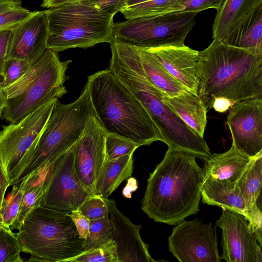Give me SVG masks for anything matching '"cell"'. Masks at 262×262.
Instances as JSON below:
<instances>
[{
    "label": "cell",
    "mask_w": 262,
    "mask_h": 262,
    "mask_svg": "<svg viewBox=\"0 0 262 262\" xmlns=\"http://www.w3.org/2000/svg\"><path fill=\"white\" fill-rule=\"evenodd\" d=\"M198 95L207 111L214 100L233 103L262 97V54L217 39L199 52Z\"/></svg>",
    "instance_id": "cell-2"
},
{
    "label": "cell",
    "mask_w": 262,
    "mask_h": 262,
    "mask_svg": "<svg viewBox=\"0 0 262 262\" xmlns=\"http://www.w3.org/2000/svg\"><path fill=\"white\" fill-rule=\"evenodd\" d=\"M33 64L19 58L6 59L3 71V82L5 88L19 79Z\"/></svg>",
    "instance_id": "cell-35"
},
{
    "label": "cell",
    "mask_w": 262,
    "mask_h": 262,
    "mask_svg": "<svg viewBox=\"0 0 262 262\" xmlns=\"http://www.w3.org/2000/svg\"><path fill=\"white\" fill-rule=\"evenodd\" d=\"M20 0H0V31L11 29L34 15L21 6Z\"/></svg>",
    "instance_id": "cell-29"
},
{
    "label": "cell",
    "mask_w": 262,
    "mask_h": 262,
    "mask_svg": "<svg viewBox=\"0 0 262 262\" xmlns=\"http://www.w3.org/2000/svg\"><path fill=\"white\" fill-rule=\"evenodd\" d=\"M261 181L262 152L251 159L235 186L249 211L250 226L262 237Z\"/></svg>",
    "instance_id": "cell-19"
},
{
    "label": "cell",
    "mask_w": 262,
    "mask_h": 262,
    "mask_svg": "<svg viewBox=\"0 0 262 262\" xmlns=\"http://www.w3.org/2000/svg\"><path fill=\"white\" fill-rule=\"evenodd\" d=\"M21 252L16 233L0 225V262H23Z\"/></svg>",
    "instance_id": "cell-32"
},
{
    "label": "cell",
    "mask_w": 262,
    "mask_h": 262,
    "mask_svg": "<svg viewBox=\"0 0 262 262\" xmlns=\"http://www.w3.org/2000/svg\"><path fill=\"white\" fill-rule=\"evenodd\" d=\"M221 41L262 54V5L249 14Z\"/></svg>",
    "instance_id": "cell-24"
},
{
    "label": "cell",
    "mask_w": 262,
    "mask_h": 262,
    "mask_svg": "<svg viewBox=\"0 0 262 262\" xmlns=\"http://www.w3.org/2000/svg\"><path fill=\"white\" fill-rule=\"evenodd\" d=\"M11 33V28L0 31V76H2L4 66Z\"/></svg>",
    "instance_id": "cell-40"
},
{
    "label": "cell",
    "mask_w": 262,
    "mask_h": 262,
    "mask_svg": "<svg viewBox=\"0 0 262 262\" xmlns=\"http://www.w3.org/2000/svg\"><path fill=\"white\" fill-rule=\"evenodd\" d=\"M50 168L26 178L27 182L18 214L10 228L12 230H18L27 215L41 206L46 189L47 179Z\"/></svg>",
    "instance_id": "cell-27"
},
{
    "label": "cell",
    "mask_w": 262,
    "mask_h": 262,
    "mask_svg": "<svg viewBox=\"0 0 262 262\" xmlns=\"http://www.w3.org/2000/svg\"><path fill=\"white\" fill-rule=\"evenodd\" d=\"M252 158L238 151L232 144L228 151L211 154L204 159L203 180L224 181L235 187Z\"/></svg>",
    "instance_id": "cell-20"
},
{
    "label": "cell",
    "mask_w": 262,
    "mask_h": 262,
    "mask_svg": "<svg viewBox=\"0 0 262 262\" xmlns=\"http://www.w3.org/2000/svg\"><path fill=\"white\" fill-rule=\"evenodd\" d=\"M16 234L22 252L31 255L27 261L67 262L84 251L68 212L40 206L27 215Z\"/></svg>",
    "instance_id": "cell-6"
},
{
    "label": "cell",
    "mask_w": 262,
    "mask_h": 262,
    "mask_svg": "<svg viewBox=\"0 0 262 262\" xmlns=\"http://www.w3.org/2000/svg\"><path fill=\"white\" fill-rule=\"evenodd\" d=\"M108 69L146 110L168 148L187 152L203 160L211 155L204 138L165 103L164 94L146 78L136 51L113 56Z\"/></svg>",
    "instance_id": "cell-3"
},
{
    "label": "cell",
    "mask_w": 262,
    "mask_h": 262,
    "mask_svg": "<svg viewBox=\"0 0 262 262\" xmlns=\"http://www.w3.org/2000/svg\"><path fill=\"white\" fill-rule=\"evenodd\" d=\"M80 237L85 239L89 234L92 221L78 208L69 212Z\"/></svg>",
    "instance_id": "cell-38"
},
{
    "label": "cell",
    "mask_w": 262,
    "mask_h": 262,
    "mask_svg": "<svg viewBox=\"0 0 262 262\" xmlns=\"http://www.w3.org/2000/svg\"><path fill=\"white\" fill-rule=\"evenodd\" d=\"M180 9V0H137L123 8L120 12L127 19L179 11Z\"/></svg>",
    "instance_id": "cell-28"
},
{
    "label": "cell",
    "mask_w": 262,
    "mask_h": 262,
    "mask_svg": "<svg viewBox=\"0 0 262 262\" xmlns=\"http://www.w3.org/2000/svg\"><path fill=\"white\" fill-rule=\"evenodd\" d=\"M49 34L47 49L56 52L88 48L110 43L114 15L105 13L89 0L65 3L45 10Z\"/></svg>",
    "instance_id": "cell-7"
},
{
    "label": "cell",
    "mask_w": 262,
    "mask_h": 262,
    "mask_svg": "<svg viewBox=\"0 0 262 262\" xmlns=\"http://www.w3.org/2000/svg\"><path fill=\"white\" fill-rule=\"evenodd\" d=\"M224 0H180V11L199 13L208 9H215L218 11Z\"/></svg>",
    "instance_id": "cell-37"
},
{
    "label": "cell",
    "mask_w": 262,
    "mask_h": 262,
    "mask_svg": "<svg viewBox=\"0 0 262 262\" xmlns=\"http://www.w3.org/2000/svg\"><path fill=\"white\" fill-rule=\"evenodd\" d=\"M233 104L234 103L228 99L217 98L214 100L212 107L218 112L224 113L228 110Z\"/></svg>",
    "instance_id": "cell-41"
},
{
    "label": "cell",
    "mask_w": 262,
    "mask_h": 262,
    "mask_svg": "<svg viewBox=\"0 0 262 262\" xmlns=\"http://www.w3.org/2000/svg\"><path fill=\"white\" fill-rule=\"evenodd\" d=\"M163 100L188 126L204 137L207 110L198 95L186 91L173 97L164 94Z\"/></svg>",
    "instance_id": "cell-22"
},
{
    "label": "cell",
    "mask_w": 262,
    "mask_h": 262,
    "mask_svg": "<svg viewBox=\"0 0 262 262\" xmlns=\"http://www.w3.org/2000/svg\"><path fill=\"white\" fill-rule=\"evenodd\" d=\"M49 34L47 14L36 13L11 28L6 59L19 58L35 63L47 49Z\"/></svg>",
    "instance_id": "cell-16"
},
{
    "label": "cell",
    "mask_w": 262,
    "mask_h": 262,
    "mask_svg": "<svg viewBox=\"0 0 262 262\" xmlns=\"http://www.w3.org/2000/svg\"><path fill=\"white\" fill-rule=\"evenodd\" d=\"M201 191L204 204L238 212L250 222V215L243 197L238 190L228 182L209 179L203 180Z\"/></svg>",
    "instance_id": "cell-21"
},
{
    "label": "cell",
    "mask_w": 262,
    "mask_h": 262,
    "mask_svg": "<svg viewBox=\"0 0 262 262\" xmlns=\"http://www.w3.org/2000/svg\"><path fill=\"white\" fill-rule=\"evenodd\" d=\"M10 186L0 165V210L5 199L7 188Z\"/></svg>",
    "instance_id": "cell-42"
},
{
    "label": "cell",
    "mask_w": 262,
    "mask_h": 262,
    "mask_svg": "<svg viewBox=\"0 0 262 262\" xmlns=\"http://www.w3.org/2000/svg\"><path fill=\"white\" fill-rule=\"evenodd\" d=\"M140 147L138 144L129 139L117 135L106 134L105 139L106 160H113L123 156L134 153Z\"/></svg>",
    "instance_id": "cell-34"
},
{
    "label": "cell",
    "mask_w": 262,
    "mask_h": 262,
    "mask_svg": "<svg viewBox=\"0 0 262 262\" xmlns=\"http://www.w3.org/2000/svg\"><path fill=\"white\" fill-rule=\"evenodd\" d=\"M107 206L112 229V239L117 247L118 262H155L148 252V245L142 240L136 225L117 207L114 199L104 198Z\"/></svg>",
    "instance_id": "cell-17"
},
{
    "label": "cell",
    "mask_w": 262,
    "mask_h": 262,
    "mask_svg": "<svg viewBox=\"0 0 262 262\" xmlns=\"http://www.w3.org/2000/svg\"><path fill=\"white\" fill-rule=\"evenodd\" d=\"M80 0H42L41 7L44 8H52L65 3L78 1Z\"/></svg>",
    "instance_id": "cell-43"
},
{
    "label": "cell",
    "mask_w": 262,
    "mask_h": 262,
    "mask_svg": "<svg viewBox=\"0 0 262 262\" xmlns=\"http://www.w3.org/2000/svg\"><path fill=\"white\" fill-rule=\"evenodd\" d=\"M94 114L85 85L74 102L62 104L58 99L43 129L12 172L10 185L50 167L81 138Z\"/></svg>",
    "instance_id": "cell-5"
},
{
    "label": "cell",
    "mask_w": 262,
    "mask_h": 262,
    "mask_svg": "<svg viewBox=\"0 0 262 262\" xmlns=\"http://www.w3.org/2000/svg\"><path fill=\"white\" fill-rule=\"evenodd\" d=\"M222 230V260L227 262H261L262 237L243 214L226 208L216 222Z\"/></svg>",
    "instance_id": "cell-13"
},
{
    "label": "cell",
    "mask_w": 262,
    "mask_h": 262,
    "mask_svg": "<svg viewBox=\"0 0 262 262\" xmlns=\"http://www.w3.org/2000/svg\"><path fill=\"white\" fill-rule=\"evenodd\" d=\"M196 158L168 149L147 180L141 209L149 218L176 225L199 211L203 178Z\"/></svg>",
    "instance_id": "cell-1"
},
{
    "label": "cell",
    "mask_w": 262,
    "mask_h": 262,
    "mask_svg": "<svg viewBox=\"0 0 262 262\" xmlns=\"http://www.w3.org/2000/svg\"><path fill=\"white\" fill-rule=\"evenodd\" d=\"M133 155L132 153L113 160H105L95 184L94 194L108 198L122 182L132 176Z\"/></svg>",
    "instance_id": "cell-26"
},
{
    "label": "cell",
    "mask_w": 262,
    "mask_h": 262,
    "mask_svg": "<svg viewBox=\"0 0 262 262\" xmlns=\"http://www.w3.org/2000/svg\"><path fill=\"white\" fill-rule=\"evenodd\" d=\"M27 182L25 179L12 185V189L5 199L0 210V225L11 228L18 214Z\"/></svg>",
    "instance_id": "cell-30"
},
{
    "label": "cell",
    "mask_w": 262,
    "mask_h": 262,
    "mask_svg": "<svg viewBox=\"0 0 262 262\" xmlns=\"http://www.w3.org/2000/svg\"><path fill=\"white\" fill-rule=\"evenodd\" d=\"M136 1H137V0H128L126 6H128V5H130L131 4H132L133 2H134Z\"/></svg>",
    "instance_id": "cell-45"
},
{
    "label": "cell",
    "mask_w": 262,
    "mask_h": 262,
    "mask_svg": "<svg viewBox=\"0 0 262 262\" xmlns=\"http://www.w3.org/2000/svg\"><path fill=\"white\" fill-rule=\"evenodd\" d=\"M58 99L48 101L16 123L2 126L0 165L9 182L12 172L43 129Z\"/></svg>",
    "instance_id": "cell-10"
},
{
    "label": "cell",
    "mask_w": 262,
    "mask_h": 262,
    "mask_svg": "<svg viewBox=\"0 0 262 262\" xmlns=\"http://www.w3.org/2000/svg\"><path fill=\"white\" fill-rule=\"evenodd\" d=\"M168 237V249L181 262H220L217 239L211 224L199 219L176 225Z\"/></svg>",
    "instance_id": "cell-12"
},
{
    "label": "cell",
    "mask_w": 262,
    "mask_h": 262,
    "mask_svg": "<svg viewBox=\"0 0 262 262\" xmlns=\"http://www.w3.org/2000/svg\"><path fill=\"white\" fill-rule=\"evenodd\" d=\"M75 144L50 167L41 206L70 212L78 209L92 195L80 181L75 170Z\"/></svg>",
    "instance_id": "cell-11"
},
{
    "label": "cell",
    "mask_w": 262,
    "mask_h": 262,
    "mask_svg": "<svg viewBox=\"0 0 262 262\" xmlns=\"http://www.w3.org/2000/svg\"><path fill=\"white\" fill-rule=\"evenodd\" d=\"M197 14L179 11L127 19L114 24L113 36L145 49L183 46Z\"/></svg>",
    "instance_id": "cell-9"
},
{
    "label": "cell",
    "mask_w": 262,
    "mask_h": 262,
    "mask_svg": "<svg viewBox=\"0 0 262 262\" xmlns=\"http://www.w3.org/2000/svg\"><path fill=\"white\" fill-rule=\"evenodd\" d=\"M160 61L167 72L188 91L198 95L199 52L185 45L147 49Z\"/></svg>",
    "instance_id": "cell-18"
},
{
    "label": "cell",
    "mask_w": 262,
    "mask_h": 262,
    "mask_svg": "<svg viewBox=\"0 0 262 262\" xmlns=\"http://www.w3.org/2000/svg\"><path fill=\"white\" fill-rule=\"evenodd\" d=\"M7 105V99L4 92V88L0 83V117H1L3 111Z\"/></svg>",
    "instance_id": "cell-44"
},
{
    "label": "cell",
    "mask_w": 262,
    "mask_h": 262,
    "mask_svg": "<svg viewBox=\"0 0 262 262\" xmlns=\"http://www.w3.org/2000/svg\"><path fill=\"white\" fill-rule=\"evenodd\" d=\"M71 62L61 61L57 52L47 49L25 74L4 88L7 105L2 118L16 123L48 101L66 94V72Z\"/></svg>",
    "instance_id": "cell-8"
},
{
    "label": "cell",
    "mask_w": 262,
    "mask_h": 262,
    "mask_svg": "<svg viewBox=\"0 0 262 262\" xmlns=\"http://www.w3.org/2000/svg\"><path fill=\"white\" fill-rule=\"evenodd\" d=\"M106 134L94 114L89 120L83 135L75 146L76 173L92 195L94 194L97 179L106 160Z\"/></svg>",
    "instance_id": "cell-15"
},
{
    "label": "cell",
    "mask_w": 262,
    "mask_h": 262,
    "mask_svg": "<svg viewBox=\"0 0 262 262\" xmlns=\"http://www.w3.org/2000/svg\"><path fill=\"white\" fill-rule=\"evenodd\" d=\"M262 0H224L212 25V38L223 40Z\"/></svg>",
    "instance_id": "cell-23"
},
{
    "label": "cell",
    "mask_w": 262,
    "mask_h": 262,
    "mask_svg": "<svg viewBox=\"0 0 262 262\" xmlns=\"http://www.w3.org/2000/svg\"><path fill=\"white\" fill-rule=\"evenodd\" d=\"M85 85L94 115L106 134L129 139L140 146L162 141L146 110L108 68L89 76Z\"/></svg>",
    "instance_id": "cell-4"
},
{
    "label": "cell",
    "mask_w": 262,
    "mask_h": 262,
    "mask_svg": "<svg viewBox=\"0 0 262 262\" xmlns=\"http://www.w3.org/2000/svg\"><path fill=\"white\" fill-rule=\"evenodd\" d=\"M78 209L91 221L108 215L107 206L104 198L96 194L88 197Z\"/></svg>",
    "instance_id": "cell-36"
},
{
    "label": "cell",
    "mask_w": 262,
    "mask_h": 262,
    "mask_svg": "<svg viewBox=\"0 0 262 262\" xmlns=\"http://www.w3.org/2000/svg\"><path fill=\"white\" fill-rule=\"evenodd\" d=\"M69 262H118L117 247L113 239L83 251Z\"/></svg>",
    "instance_id": "cell-31"
},
{
    "label": "cell",
    "mask_w": 262,
    "mask_h": 262,
    "mask_svg": "<svg viewBox=\"0 0 262 262\" xmlns=\"http://www.w3.org/2000/svg\"><path fill=\"white\" fill-rule=\"evenodd\" d=\"M112 238V229L108 215L93 221L89 234L84 239V251L104 243Z\"/></svg>",
    "instance_id": "cell-33"
},
{
    "label": "cell",
    "mask_w": 262,
    "mask_h": 262,
    "mask_svg": "<svg viewBox=\"0 0 262 262\" xmlns=\"http://www.w3.org/2000/svg\"><path fill=\"white\" fill-rule=\"evenodd\" d=\"M135 47L143 74L151 84L169 97L177 96L184 91H188L167 72L160 61L149 50Z\"/></svg>",
    "instance_id": "cell-25"
},
{
    "label": "cell",
    "mask_w": 262,
    "mask_h": 262,
    "mask_svg": "<svg viewBox=\"0 0 262 262\" xmlns=\"http://www.w3.org/2000/svg\"><path fill=\"white\" fill-rule=\"evenodd\" d=\"M100 10L115 15L125 8L128 0H89Z\"/></svg>",
    "instance_id": "cell-39"
},
{
    "label": "cell",
    "mask_w": 262,
    "mask_h": 262,
    "mask_svg": "<svg viewBox=\"0 0 262 262\" xmlns=\"http://www.w3.org/2000/svg\"><path fill=\"white\" fill-rule=\"evenodd\" d=\"M226 123L236 149L250 158L262 152V97L235 103Z\"/></svg>",
    "instance_id": "cell-14"
}]
</instances>
